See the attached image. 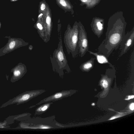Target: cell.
Masks as SVG:
<instances>
[{
	"mask_svg": "<svg viewBox=\"0 0 134 134\" xmlns=\"http://www.w3.org/2000/svg\"><path fill=\"white\" fill-rule=\"evenodd\" d=\"M101 0H87L86 3L85 4L86 8H91L99 3Z\"/></svg>",
	"mask_w": 134,
	"mask_h": 134,
	"instance_id": "15",
	"label": "cell"
},
{
	"mask_svg": "<svg viewBox=\"0 0 134 134\" xmlns=\"http://www.w3.org/2000/svg\"><path fill=\"white\" fill-rule=\"evenodd\" d=\"M43 15V14H42V13H41V14H40L38 16V17H40V16H41L42 15Z\"/></svg>",
	"mask_w": 134,
	"mask_h": 134,
	"instance_id": "24",
	"label": "cell"
},
{
	"mask_svg": "<svg viewBox=\"0 0 134 134\" xmlns=\"http://www.w3.org/2000/svg\"><path fill=\"white\" fill-rule=\"evenodd\" d=\"M37 26L38 28L40 30H42L43 29V27L42 25L39 23H37Z\"/></svg>",
	"mask_w": 134,
	"mask_h": 134,
	"instance_id": "19",
	"label": "cell"
},
{
	"mask_svg": "<svg viewBox=\"0 0 134 134\" xmlns=\"http://www.w3.org/2000/svg\"><path fill=\"white\" fill-rule=\"evenodd\" d=\"M4 38H8V40L6 44L0 49V57L29 44L20 38L12 37L10 36H6Z\"/></svg>",
	"mask_w": 134,
	"mask_h": 134,
	"instance_id": "6",
	"label": "cell"
},
{
	"mask_svg": "<svg viewBox=\"0 0 134 134\" xmlns=\"http://www.w3.org/2000/svg\"><path fill=\"white\" fill-rule=\"evenodd\" d=\"M45 5L44 3L42 4L41 6V9L42 10H43L45 8Z\"/></svg>",
	"mask_w": 134,
	"mask_h": 134,
	"instance_id": "21",
	"label": "cell"
},
{
	"mask_svg": "<svg viewBox=\"0 0 134 134\" xmlns=\"http://www.w3.org/2000/svg\"><path fill=\"white\" fill-rule=\"evenodd\" d=\"M79 24L80 28L78 44L79 54L81 57H82L89 50V45L87 33L82 24L80 23Z\"/></svg>",
	"mask_w": 134,
	"mask_h": 134,
	"instance_id": "7",
	"label": "cell"
},
{
	"mask_svg": "<svg viewBox=\"0 0 134 134\" xmlns=\"http://www.w3.org/2000/svg\"><path fill=\"white\" fill-rule=\"evenodd\" d=\"M74 92V90H64L57 92L44 98L34 105L31 106L30 108H32L44 103L53 102L61 100L65 98L71 96Z\"/></svg>",
	"mask_w": 134,
	"mask_h": 134,
	"instance_id": "9",
	"label": "cell"
},
{
	"mask_svg": "<svg viewBox=\"0 0 134 134\" xmlns=\"http://www.w3.org/2000/svg\"><path fill=\"white\" fill-rule=\"evenodd\" d=\"M6 125V122H0V128H3L6 127L7 126Z\"/></svg>",
	"mask_w": 134,
	"mask_h": 134,
	"instance_id": "16",
	"label": "cell"
},
{
	"mask_svg": "<svg viewBox=\"0 0 134 134\" xmlns=\"http://www.w3.org/2000/svg\"><path fill=\"white\" fill-rule=\"evenodd\" d=\"M126 24L124 18H110L105 38L98 47V52L108 58L114 50H117L125 36Z\"/></svg>",
	"mask_w": 134,
	"mask_h": 134,
	"instance_id": "1",
	"label": "cell"
},
{
	"mask_svg": "<svg viewBox=\"0 0 134 134\" xmlns=\"http://www.w3.org/2000/svg\"><path fill=\"white\" fill-rule=\"evenodd\" d=\"M51 22V18L49 16H47L46 18V22L47 24H49Z\"/></svg>",
	"mask_w": 134,
	"mask_h": 134,
	"instance_id": "18",
	"label": "cell"
},
{
	"mask_svg": "<svg viewBox=\"0 0 134 134\" xmlns=\"http://www.w3.org/2000/svg\"><path fill=\"white\" fill-rule=\"evenodd\" d=\"M0 26H1V25H0Z\"/></svg>",
	"mask_w": 134,
	"mask_h": 134,
	"instance_id": "26",
	"label": "cell"
},
{
	"mask_svg": "<svg viewBox=\"0 0 134 134\" xmlns=\"http://www.w3.org/2000/svg\"><path fill=\"white\" fill-rule=\"evenodd\" d=\"M134 41V27L126 34L120 46V54L119 57L126 53L133 46Z\"/></svg>",
	"mask_w": 134,
	"mask_h": 134,
	"instance_id": "8",
	"label": "cell"
},
{
	"mask_svg": "<svg viewBox=\"0 0 134 134\" xmlns=\"http://www.w3.org/2000/svg\"><path fill=\"white\" fill-rule=\"evenodd\" d=\"M94 104H95L94 103H93L92 104V105H94Z\"/></svg>",
	"mask_w": 134,
	"mask_h": 134,
	"instance_id": "25",
	"label": "cell"
},
{
	"mask_svg": "<svg viewBox=\"0 0 134 134\" xmlns=\"http://www.w3.org/2000/svg\"><path fill=\"white\" fill-rule=\"evenodd\" d=\"M53 70L58 73L60 76H62L64 72H69L70 69L68 65L66 57L63 50L61 37L57 48L55 49L52 57H50Z\"/></svg>",
	"mask_w": 134,
	"mask_h": 134,
	"instance_id": "3",
	"label": "cell"
},
{
	"mask_svg": "<svg viewBox=\"0 0 134 134\" xmlns=\"http://www.w3.org/2000/svg\"><path fill=\"white\" fill-rule=\"evenodd\" d=\"M134 96H130L128 97V98H127V99H125L126 100H129L133 98H134Z\"/></svg>",
	"mask_w": 134,
	"mask_h": 134,
	"instance_id": "23",
	"label": "cell"
},
{
	"mask_svg": "<svg viewBox=\"0 0 134 134\" xmlns=\"http://www.w3.org/2000/svg\"><path fill=\"white\" fill-rule=\"evenodd\" d=\"M13 0V1H14V0Z\"/></svg>",
	"mask_w": 134,
	"mask_h": 134,
	"instance_id": "27",
	"label": "cell"
},
{
	"mask_svg": "<svg viewBox=\"0 0 134 134\" xmlns=\"http://www.w3.org/2000/svg\"><path fill=\"white\" fill-rule=\"evenodd\" d=\"M53 103V102H51L44 103L43 104L40 105V106L35 109V115H39L45 113L49 109Z\"/></svg>",
	"mask_w": 134,
	"mask_h": 134,
	"instance_id": "14",
	"label": "cell"
},
{
	"mask_svg": "<svg viewBox=\"0 0 134 134\" xmlns=\"http://www.w3.org/2000/svg\"><path fill=\"white\" fill-rule=\"evenodd\" d=\"M59 3L63 6L66 7L67 6V4L65 1L64 0H60Z\"/></svg>",
	"mask_w": 134,
	"mask_h": 134,
	"instance_id": "17",
	"label": "cell"
},
{
	"mask_svg": "<svg viewBox=\"0 0 134 134\" xmlns=\"http://www.w3.org/2000/svg\"><path fill=\"white\" fill-rule=\"evenodd\" d=\"M46 91V90L42 89L26 91L9 100L3 104L1 108L14 104L19 105L26 103Z\"/></svg>",
	"mask_w": 134,
	"mask_h": 134,
	"instance_id": "5",
	"label": "cell"
},
{
	"mask_svg": "<svg viewBox=\"0 0 134 134\" xmlns=\"http://www.w3.org/2000/svg\"><path fill=\"white\" fill-rule=\"evenodd\" d=\"M80 28L79 24L74 28L66 31L64 34V42L68 54H71L73 58H75L79 54V36Z\"/></svg>",
	"mask_w": 134,
	"mask_h": 134,
	"instance_id": "4",
	"label": "cell"
},
{
	"mask_svg": "<svg viewBox=\"0 0 134 134\" xmlns=\"http://www.w3.org/2000/svg\"><path fill=\"white\" fill-rule=\"evenodd\" d=\"M83 5H85L87 3V0H80Z\"/></svg>",
	"mask_w": 134,
	"mask_h": 134,
	"instance_id": "22",
	"label": "cell"
},
{
	"mask_svg": "<svg viewBox=\"0 0 134 134\" xmlns=\"http://www.w3.org/2000/svg\"><path fill=\"white\" fill-rule=\"evenodd\" d=\"M55 115L42 118L34 117L27 121L24 128L34 130H49L64 128L62 124L58 122L55 119Z\"/></svg>",
	"mask_w": 134,
	"mask_h": 134,
	"instance_id": "2",
	"label": "cell"
},
{
	"mask_svg": "<svg viewBox=\"0 0 134 134\" xmlns=\"http://www.w3.org/2000/svg\"><path fill=\"white\" fill-rule=\"evenodd\" d=\"M95 59V57H92L90 59L82 63L80 66V69L83 72H89L94 67Z\"/></svg>",
	"mask_w": 134,
	"mask_h": 134,
	"instance_id": "13",
	"label": "cell"
},
{
	"mask_svg": "<svg viewBox=\"0 0 134 134\" xmlns=\"http://www.w3.org/2000/svg\"><path fill=\"white\" fill-rule=\"evenodd\" d=\"M104 22V19L93 18L90 24L92 30L94 34L100 38L103 32Z\"/></svg>",
	"mask_w": 134,
	"mask_h": 134,
	"instance_id": "11",
	"label": "cell"
},
{
	"mask_svg": "<svg viewBox=\"0 0 134 134\" xmlns=\"http://www.w3.org/2000/svg\"><path fill=\"white\" fill-rule=\"evenodd\" d=\"M89 53L93 55L97 62L102 64H107L109 66L113 68H114V66L110 63L108 58L104 54L98 52H95L88 50V51Z\"/></svg>",
	"mask_w": 134,
	"mask_h": 134,
	"instance_id": "12",
	"label": "cell"
},
{
	"mask_svg": "<svg viewBox=\"0 0 134 134\" xmlns=\"http://www.w3.org/2000/svg\"><path fill=\"white\" fill-rule=\"evenodd\" d=\"M129 108L130 109L132 110H133L134 109V103H132L130 105Z\"/></svg>",
	"mask_w": 134,
	"mask_h": 134,
	"instance_id": "20",
	"label": "cell"
},
{
	"mask_svg": "<svg viewBox=\"0 0 134 134\" xmlns=\"http://www.w3.org/2000/svg\"><path fill=\"white\" fill-rule=\"evenodd\" d=\"M27 70L26 66L24 64L19 63L12 68L10 72L13 73L10 81L14 82L22 78L26 73Z\"/></svg>",
	"mask_w": 134,
	"mask_h": 134,
	"instance_id": "10",
	"label": "cell"
}]
</instances>
